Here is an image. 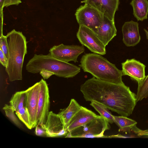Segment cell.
I'll return each mask as SVG.
<instances>
[{"mask_svg":"<svg viewBox=\"0 0 148 148\" xmlns=\"http://www.w3.org/2000/svg\"><path fill=\"white\" fill-rule=\"evenodd\" d=\"M80 90L86 101L98 102L121 116L132 114L137 102L136 95L124 83L105 82L94 77L82 84Z\"/></svg>","mask_w":148,"mask_h":148,"instance_id":"1","label":"cell"},{"mask_svg":"<svg viewBox=\"0 0 148 148\" xmlns=\"http://www.w3.org/2000/svg\"><path fill=\"white\" fill-rule=\"evenodd\" d=\"M80 68L59 60L50 53L46 55L35 54L26 66L28 72L34 74L40 73L45 79L53 75L65 78L73 77L80 72Z\"/></svg>","mask_w":148,"mask_h":148,"instance_id":"2","label":"cell"},{"mask_svg":"<svg viewBox=\"0 0 148 148\" xmlns=\"http://www.w3.org/2000/svg\"><path fill=\"white\" fill-rule=\"evenodd\" d=\"M79 65L83 71L99 80L113 83L123 84L122 70L101 55L88 53L82 57Z\"/></svg>","mask_w":148,"mask_h":148,"instance_id":"3","label":"cell"},{"mask_svg":"<svg viewBox=\"0 0 148 148\" xmlns=\"http://www.w3.org/2000/svg\"><path fill=\"white\" fill-rule=\"evenodd\" d=\"M6 36L9 53L6 72L10 82L22 80L24 60L27 53L26 37L21 32L14 29L8 33Z\"/></svg>","mask_w":148,"mask_h":148,"instance_id":"4","label":"cell"},{"mask_svg":"<svg viewBox=\"0 0 148 148\" xmlns=\"http://www.w3.org/2000/svg\"><path fill=\"white\" fill-rule=\"evenodd\" d=\"M110 128L109 122L99 116L85 125L77 127L67 134L65 138H106L104 132Z\"/></svg>","mask_w":148,"mask_h":148,"instance_id":"5","label":"cell"},{"mask_svg":"<svg viewBox=\"0 0 148 148\" xmlns=\"http://www.w3.org/2000/svg\"><path fill=\"white\" fill-rule=\"evenodd\" d=\"M75 16L79 25L84 26L95 32L102 24L104 16L97 9L87 4L79 6Z\"/></svg>","mask_w":148,"mask_h":148,"instance_id":"6","label":"cell"},{"mask_svg":"<svg viewBox=\"0 0 148 148\" xmlns=\"http://www.w3.org/2000/svg\"><path fill=\"white\" fill-rule=\"evenodd\" d=\"M76 36L81 44L91 52L101 55L106 54V46L91 29L84 26L79 25Z\"/></svg>","mask_w":148,"mask_h":148,"instance_id":"7","label":"cell"},{"mask_svg":"<svg viewBox=\"0 0 148 148\" xmlns=\"http://www.w3.org/2000/svg\"><path fill=\"white\" fill-rule=\"evenodd\" d=\"M85 51L84 46L66 45L61 44L54 45L49 51L51 55L60 61L68 62L72 61L78 62L79 56Z\"/></svg>","mask_w":148,"mask_h":148,"instance_id":"8","label":"cell"},{"mask_svg":"<svg viewBox=\"0 0 148 148\" xmlns=\"http://www.w3.org/2000/svg\"><path fill=\"white\" fill-rule=\"evenodd\" d=\"M39 82L40 89L38 105L37 125L45 129V124L50 112L49 90L45 80L42 79Z\"/></svg>","mask_w":148,"mask_h":148,"instance_id":"9","label":"cell"},{"mask_svg":"<svg viewBox=\"0 0 148 148\" xmlns=\"http://www.w3.org/2000/svg\"><path fill=\"white\" fill-rule=\"evenodd\" d=\"M40 89L39 82L25 90L27 96L26 107L29 114L32 128L37 125V110Z\"/></svg>","mask_w":148,"mask_h":148,"instance_id":"10","label":"cell"},{"mask_svg":"<svg viewBox=\"0 0 148 148\" xmlns=\"http://www.w3.org/2000/svg\"><path fill=\"white\" fill-rule=\"evenodd\" d=\"M123 75L130 76L138 83L145 78L146 66L134 59H127L121 63Z\"/></svg>","mask_w":148,"mask_h":148,"instance_id":"11","label":"cell"},{"mask_svg":"<svg viewBox=\"0 0 148 148\" xmlns=\"http://www.w3.org/2000/svg\"><path fill=\"white\" fill-rule=\"evenodd\" d=\"M120 0H84L82 3L95 8L110 20L114 21L116 12L118 10Z\"/></svg>","mask_w":148,"mask_h":148,"instance_id":"12","label":"cell"},{"mask_svg":"<svg viewBox=\"0 0 148 148\" xmlns=\"http://www.w3.org/2000/svg\"><path fill=\"white\" fill-rule=\"evenodd\" d=\"M46 136L50 137L66 136L68 132L65 129L62 121L58 114L49 112L45 124Z\"/></svg>","mask_w":148,"mask_h":148,"instance_id":"13","label":"cell"},{"mask_svg":"<svg viewBox=\"0 0 148 148\" xmlns=\"http://www.w3.org/2000/svg\"><path fill=\"white\" fill-rule=\"evenodd\" d=\"M123 41L127 47H133L141 39L139 31V23L132 20L125 22L122 27Z\"/></svg>","mask_w":148,"mask_h":148,"instance_id":"14","label":"cell"},{"mask_svg":"<svg viewBox=\"0 0 148 148\" xmlns=\"http://www.w3.org/2000/svg\"><path fill=\"white\" fill-rule=\"evenodd\" d=\"M98 116L92 111L81 106L80 109L69 122L66 130L68 132H70L88 123Z\"/></svg>","mask_w":148,"mask_h":148,"instance_id":"15","label":"cell"},{"mask_svg":"<svg viewBox=\"0 0 148 148\" xmlns=\"http://www.w3.org/2000/svg\"><path fill=\"white\" fill-rule=\"evenodd\" d=\"M95 33L106 46L116 35L114 21L110 20L104 16L102 24Z\"/></svg>","mask_w":148,"mask_h":148,"instance_id":"16","label":"cell"},{"mask_svg":"<svg viewBox=\"0 0 148 148\" xmlns=\"http://www.w3.org/2000/svg\"><path fill=\"white\" fill-rule=\"evenodd\" d=\"M130 4L133 9V14L138 21H143L147 18L148 0H132Z\"/></svg>","mask_w":148,"mask_h":148,"instance_id":"17","label":"cell"},{"mask_svg":"<svg viewBox=\"0 0 148 148\" xmlns=\"http://www.w3.org/2000/svg\"><path fill=\"white\" fill-rule=\"evenodd\" d=\"M81 107V106L75 99H72L69 106L58 114L62 121L65 130L69 122L80 109Z\"/></svg>","mask_w":148,"mask_h":148,"instance_id":"18","label":"cell"},{"mask_svg":"<svg viewBox=\"0 0 148 148\" xmlns=\"http://www.w3.org/2000/svg\"><path fill=\"white\" fill-rule=\"evenodd\" d=\"M114 123L119 127V131L129 132L131 130L134 132L137 128V123L135 121L123 116H113Z\"/></svg>","mask_w":148,"mask_h":148,"instance_id":"19","label":"cell"},{"mask_svg":"<svg viewBox=\"0 0 148 148\" xmlns=\"http://www.w3.org/2000/svg\"><path fill=\"white\" fill-rule=\"evenodd\" d=\"M26 94L25 90L17 92L13 94L10 101V105L15 112L26 106Z\"/></svg>","mask_w":148,"mask_h":148,"instance_id":"20","label":"cell"},{"mask_svg":"<svg viewBox=\"0 0 148 148\" xmlns=\"http://www.w3.org/2000/svg\"><path fill=\"white\" fill-rule=\"evenodd\" d=\"M90 105L100 115L110 123H114L113 115L109 111L108 109L105 106L95 101L91 102Z\"/></svg>","mask_w":148,"mask_h":148,"instance_id":"21","label":"cell"},{"mask_svg":"<svg viewBox=\"0 0 148 148\" xmlns=\"http://www.w3.org/2000/svg\"><path fill=\"white\" fill-rule=\"evenodd\" d=\"M136 99L138 102L148 97V75L144 79L138 84Z\"/></svg>","mask_w":148,"mask_h":148,"instance_id":"22","label":"cell"},{"mask_svg":"<svg viewBox=\"0 0 148 148\" xmlns=\"http://www.w3.org/2000/svg\"><path fill=\"white\" fill-rule=\"evenodd\" d=\"M15 114L18 118L29 129L32 128V126L28 111L26 107L15 112Z\"/></svg>","mask_w":148,"mask_h":148,"instance_id":"23","label":"cell"},{"mask_svg":"<svg viewBox=\"0 0 148 148\" xmlns=\"http://www.w3.org/2000/svg\"><path fill=\"white\" fill-rule=\"evenodd\" d=\"M5 115L16 125L19 127H21L22 125L14 113L15 111L10 105L5 104L3 108Z\"/></svg>","mask_w":148,"mask_h":148,"instance_id":"24","label":"cell"},{"mask_svg":"<svg viewBox=\"0 0 148 148\" xmlns=\"http://www.w3.org/2000/svg\"><path fill=\"white\" fill-rule=\"evenodd\" d=\"M0 49L4 53L7 60L9 58V48L6 36L3 35L0 37Z\"/></svg>","mask_w":148,"mask_h":148,"instance_id":"25","label":"cell"},{"mask_svg":"<svg viewBox=\"0 0 148 148\" xmlns=\"http://www.w3.org/2000/svg\"><path fill=\"white\" fill-rule=\"evenodd\" d=\"M35 127V133L37 136H46V133L45 129L38 125H37Z\"/></svg>","mask_w":148,"mask_h":148,"instance_id":"26","label":"cell"},{"mask_svg":"<svg viewBox=\"0 0 148 148\" xmlns=\"http://www.w3.org/2000/svg\"><path fill=\"white\" fill-rule=\"evenodd\" d=\"M21 3V0H5L3 7H8L13 5H18Z\"/></svg>","mask_w":148,"mask_h":148,"instance_id":"27","label":"cell"},{"mask_svg":"<svg viewBox=\"0 0 148 148\" xmlns=\"http://www.w3.org/2000/svg\"><path fill=\"white\" fill-rule=\"evenodd\" d=\"M0 62L1 64L6 68L8 64V60L2 51L0 49Z\"/></svg>","mask_w":148,"mask_h":148,"instance_id":"28","label":"cell"},{"mask_svg":"<svg viewBox=\"0 0 148 148\" xmlns=\"http://www.w3.org/2000/svg\"><path fill=\"white\" fill-rule=\"evenodd\" d=\"M139 136H148V130H142L138 128L134 132Z\"/></svg>","mask_w":148,"mask_h":148,"instance_id":"29","label":"cell"},{"mask_svg":"<svg viewBox=\"0 0 148 148\" xmlns=\"http://www.w3.org/2000/svg\"><path fill=\"white\" fill-rule=\"evenodd\" d=\"M0 37L3 35V15H0Z\"/></svg>","mask_w":148,"mask_h":148,"instance_id":"30","label":"cell"},{"mask_svg":"<svg viewBox=\"0 0 148 148\" xmlns=\"http://www.w3.org/2000/svg\"><path fill=\"white\" fill-rule=\"evenodd\" d=\"M5 0H0V15H3V10Z\"/></svg>","mask_w":148,"mask_h":148,"instance_id":"31","label":"cell"},{"mask_svg":"<svg viewBox=\"0 0 148 148\" xmlns=\"http://www.w3.org/2000/svg\"><path fill=\"white\" fill-rule=\"evenodd\" d=\"M110 138H132V137H127L125 136H123L121 135L118 134L117 135H112L111 136H110L109 137Z\"/></svg>","mask_w":148,"mask_h":148,"instance_id":"32","label":"cell"},{"mask_svg":"<svg viewBox=\"0 0 148 148\" xmlns=\"http://www.w3.org/2000/svg\"><path fill=\"white\" fill-rule=\"evenodd\" d=\"M143 30L146 34V38L148 40V31L145 29H144Z\"/></svg>","mask_w":148,"mask_h":148,"instance_id":"33","label":"cell"},{"mask_svg":"<svg viewBox=\"0 0 148 148\" xmlns=\"http://www.w3.org/2000/svg\"></svg>","mask_w":148,"mask_h":148,"instance_id":"34","label":"cell"}]
</instances>
